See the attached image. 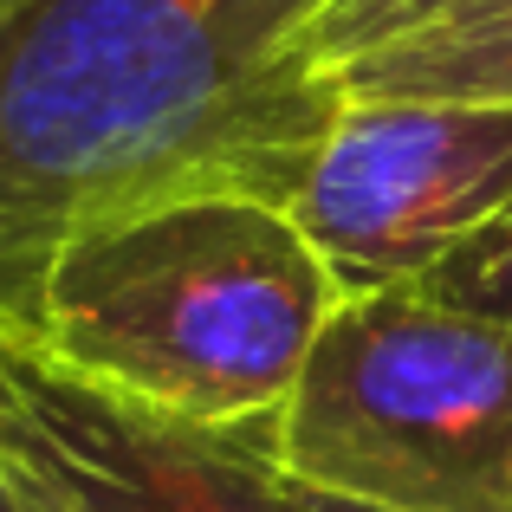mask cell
Returning a JSON list of instances; mask_svg holds the SVG:
<instances>
[{"label":"cell","instance_id":"1","mask_svg":"<svg viewBox=\"0 0 512 512\" xmlns=\"http://www.w3.org/2000/svg\"><path fill=\"white\" fill-rule=\"evenodd\" d=\"M325 0H0V344L65 240L195 195L299 201L338 117Z\"/></svg>","mask_w":512,"mask_h":512},{"label":"cell","instance_id":"2","mask_svg":"<svg viewBox=\"0 0 512 512\" xmlns=\"http://www.w3.org/2000/svg\"><path fill=\"white\" fill-rule=\"evenodd\" d=\"M344 286L286 208L195 195L65 240L26 350L195 428H279Z\"/></svg>","mask_w":512,"mask_h":512},{"label":"cell","instance_id":"3","mask_svg":"<svg viewBox=\"0 0 512 512\" xmlns=\"http://www.w3.org/2000/svg\"><path fill=\"white\" fill-rule=\"evenodd\" d=\"M273 454L357 512H512V318L415 286L344 299Z\"/></svg>","mask_w":512,"mask_h":512},{"label":"cell","instance_id":"4","mask_svg":"<svg viewBox=\"0 0 512 512\" xmlns=\"http://www.w3.org/2000/svg\"><path fill=\"white\" fill-rule=\"evenodd\" d=\"M512 208V104L338 98L292 221L344 299L415 286Z\"/></svg>","mask_w":512,"mask_h":512},{"label":"cell","instance_id":"5","mask_svg":"<svg viewBox=\"0 0 512 512\" xmlns=\"http://www.w3.org/2000/svg\"><path fill=\"white\" fill-rule=\"evenodd\" d=\"M0 441L85 512H299L273 428H195L0 344Z\"/></svg>","mask_w":512,"mask_h":512},{"label":"cell","instance_id":"6","mask_svg":"<svg viewBox=\"0 0 512 512\" xmlns=\"http://www.w3.org/2000/svg\"><path fill=\"white\" fill-rule=\"evenodd\" d=\"M338 98H467L512 104V0L461 13L448 26L383 46L370 59L331 72Z\"/></svg>","mask_w":512,"mask_h":512},{"label":"cell","instance_id":"7","mask_svg":"<svg viewBox=\"0 0 512 512\" xmlns=\"http://www.w3.org/2000/svg\"><path fill=\"white\" fill-rule=\"evenodd\" d=\"M480 7H493V0H325V13L312 26V59L331 78L344 65L370 59V52L402 46V39L428 33V26H448L461 13H480Z\"/></svg>","mask_w":512,"mask_h":512},{"label":"cell","instance_id":"8","mask_svg":"<svg viewBox=\"0 0 512 512\" xmlns=\"http://www.w3.org/2000/svg\"><path fill=\"white\" fill-rule=\"evenodd\" d=\"M415 292L428 299H448V305H467V312H487V318H512V208L500 221H487L474 240L435 260Z\"/></svg>","mask_w":512,"mask_h":512},{"label":"cell","instance_id":"9","mask_svg":"<svg viewBox=\"0 0 512 512\" xmlns=\"http://www.w3.org/2000/svg\"><path fill=\"white\" fill-rule=\"evenodd\" d=\"M0 512H85V506L0 441Z\"/></svg>","mask_w":512,"mask_h":512},{"label":"cell","instance_id":"10","mask_svg":"<svg viewBox=\"0 0 512 512\" xmlns=\"http://www.w3.org/2000/svg\"><path fill=\"white\" fill-rule=\"evenodd\" d=\"M292 487H299V480H292ZM299 512H357V506H344V500H325V493L299 487Z\"/></svg>","mask_w":512,"mask_h":512}]
</instances>
